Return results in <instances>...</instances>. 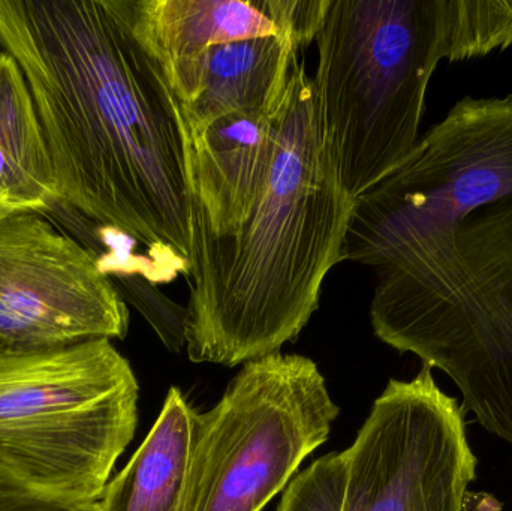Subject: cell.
<instances>
[{
    "mask_svg": "<svg viewBox=\"0 0 512 511\" xmlns=\"http://www.w3.org/2000/svg\"><path fill=\"white\" fill-rule=\"evenodd\" d=\"M345 261L375 273V335L512 444V95L460 99L355 198Z\"/></svg>",
    "mask_w": 512,
    "mask_h": 511,
    "instance_id": "1",
    "label": "cell"
},
{
    "mask_svg": "<svg viewBox=\"0 0 512 511\" xmlns=\"http://www.w3.org/2000/svg\"><path fill=\"white\" fill-rule=\"evenodd\" d=\"M0 48L23 71L60 206L189 275L183 114L122 0H0Z\"/></svg>",
    "mask_w": 512,
    "mask_h": 511,
    "instance_id": "2",
    "label": "cell"
},
{
    "mask_svg": "<svg viewBox=\"0 0 512 511\" xmlns=\"http://www.w3.org/2000/svg\"><path fill=\"white\" fill-rule=\"evenodd\" d=\"M354 204L340 182L301 59L254 210L234 233L191 245L185 332L191 362L233 368L295 341L319 308L328 273L342 263Z\"/></svg>",
    "mask_w": 512,
    "mask_h": 511,
    "instance_id": "3",
    "label": "cell"
},
{
    "mask_svg": "<svg viewBox=\"0 0 512 511\" xmlns=\"http://www.w3.org/2000/svg\"><path fill=\"white\" fill-rule=\"evenodd\" d=\"M312 77L340 182L361 197L417 146L444 60L442 0H327Z\"/></svg>",
    "mask_w": 512,
    "mask_h": 511,
    "instance_id": "4",
    "label": "cell"
},
{
    "mask_svg": "<svg viewBox=\"0 0 512 511\" xmlns=\"http://www.w3.org/2000/svg\"><path fill=\"white\" fill-rule=\"evenodd\" d=\"M140 387L108 339L0 345V468L51 497L98 503L138 425Z\"/></svg>",
    "mask_w": 512,
    "mask_h": 511,
    "instance_id": "5",
    "label": "cell"
},
{
    "mask_svg": "<svg viewBox=\"0 0 512 511\" xmlns=\"http://www.w3.org/2000/svg\"><path fill=\"white\" fill-rule=\"evenodd\" d=\"M309 357L245 363L221 401L195 413L183 511H262L339 417Z\"/></svg>",
    "mask_w": 512,
    "mask_h": 511,
    "instance_id": "6",
    "label": "cell"
},
{
    "mask_svg": "<svg viewBox=\"0 0 512 511\" xmlns=\"http://www.w3.org/2000/svg\"><path fill=\"white\" fill-rule=\"evenodd\" d=\"M342 455L346 511H468L478 461L465 410L427 366L390 380Z\"/></svg>",
    "mask_w": 512,
    "mask_h": 511,
    "instance_id": "7",
    "label": "cell"
},
{
    "mask_svg": "<svg viewBox=\"0 0 512 511\" xmlns=\"http://www.w3.org/2000/svg\"><path fill=\"white\" fill-rule=\"evenodd\" d=\"M128 330V305L92 249L39 212L0 219V345L56 350Z\"/></svg>",
    "mask_w": 512,
    "mask_h": 511,
    "instance_id": "8",
    "label": "cell"
},
{
    "mask_svg": "<svg viewBox=\"0 0 512 511\" xmlns=\"http://www.w3.org/2000/svg\"><path fill=\"white\" fill-rule=\"evenodd\" d=\"M280 111L231 113L198 129L183 123L191 245L228 236L251 215L270 176Z\"/></svg>",
    "mask_w": 512,
    "mask_h": 511,
    "instance_id": "9",
    "label": "cell"
},
{
    "mask_svg": "<svg viewBox=\"0 0 512 511\" xmlns=\"http://www.w3.org/2000/svg\"><path fill=\"white\" fill-rule=\"evenodd\" d=\"M141 47L162 72L216 45L262 36L315 42L327 0H122Z\"/></svg>",
    "mask_w": 512,
    "mask_h": 511,
    "instance_id": "10",
    "label": "cell"
},
{
    "mask_svg": "<svg viewBox=\"0 0 512 511\" xmlns=\"http://www.w3.org/2000/svg\"><path fill=\"white\" fill-rule=\"evenodd\" d=\"M307 48L288 33L216 45L165 71V80L186 128H203L231 113L273 116Z\"/></svg>",
    "mask_w": 512,
    "mask_h": 511,
    "instance_id": "11",
    "label": "cell"
},
{
    "mask_svg": "<svg viewBox=\"0 0 512 511\" xmlns=\"http://www.w3.org/2000/svg\"><path fill=\"white\" fill-rule=\"evenodd\" d=\"M60 206L35 101L17 60L0 48V219Z\"/></svg>",
    "mask_w": 512,
    "mask_h": 511,
    "instance_id": "12",
    "label": "cell"
},
{
    "mask_svg": "<svg viewBox=\"0 0 512 511\" xmlns=\"http://www.w3.org/2000/svg\"><path fill=\"white\" fill-rule=\"evenodd\" d=\"M195 411L171 387L152 431L126 467L108 482L101 511H183Z\"/></svg>",
    "mask_w": 512,
    "mask_h": 511,
    "instance_id": "13",
    "label": "cell"
},
{
    "mask_svg": "<svg viewBox=\"0 0 512 511\" xmlns=\"http://www.w3.org/2000/svg\"><path fill=\"white\" fill-rule=\"evenodd\" d=\"M444 60L483 57L512 45V0H442Z\"/></svg>",
    "mask_w": 512,
    "mask_h": 511,
    "instance_id": "14",
    "label": "cell"
},
{
    "mask_svg": "<svg viewBox=\"0 0 512 511\" xmlns=\"http://www.w3.org/2000/svg\"><path fill=\"white\" fill-rule=\"evenodd\" d=\"M345 482L342 452L322 456L291 480L277 511H346Z\"/></svg>",
    "mask_w": 512,
    "mask_h": 511,
    "instance_id": "15",
    "label": "cell"
},
{
    "mask_svg": "<svg viewBox=\"0 0 512 511\" xmlns=\"http://www.w3.org/2000/svg\"><path fill=\"white\" fill-rule=\"evenodd\" d=\"M0 511H101L99 503L84 504L51 497L30 488L0 468Z\"/></svg>",
    "mask_w": 512,
    "mask_h": 511,
    "instance_id": "16",
    "label": "cell"
}]
</instances>
